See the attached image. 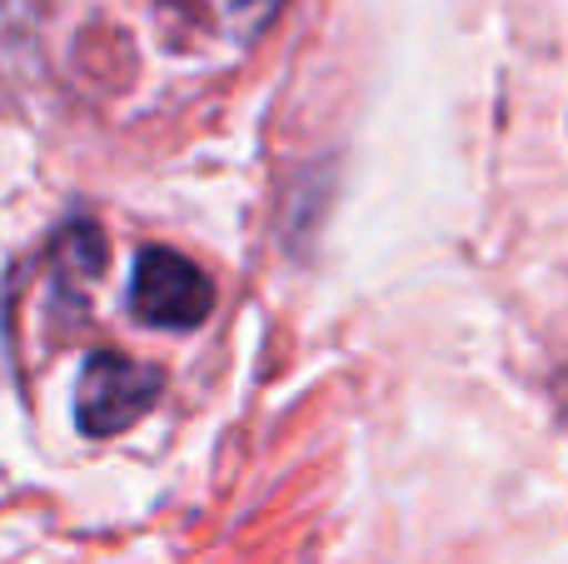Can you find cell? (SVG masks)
I'll use <instances>...</instances> for the list:
<instances>
[{
    "instance_id": "2",
    "label": "cell",
    "mask_w": 568,
    "mask_h": 564,
    "mask_svg": "<svg viewBox=\"0 0 568 564\" xmlns=\"http://www.w3.org/2000/svg\"><path fill=\"white\" fill-rule=\"evenodd\" d=\"M160 395V370L140 365L130 355H100L85 360V375H80V395H75V415L85 435H115V430L135 425Z\"/></svg>"
},
{
    "instance_id": "1",
    "label": "cell",
    "mask_w": 568,
    "mask_h": 564,
    "mask_svg": "<svg viewBox=\"0 0 568 564\" xmlns=\"http://www.w3.org/2000/svg\"><path fill=\"white\" fill-rule=\"evenodd\" d=\"M130 310L160 330H195L215 310V285L180 250H145L130 275Z\"/></svg>"
},
{
    "instance_id": "3",
    "label": "cell",
    "mask_w": 568,
    "mask_h": 564,
    "mask_svg": "<svg viewBox=\"0 0 568 564\" xmlns=\"http://www.w3.org/2000/svg\"><path fill=\"white\" fill-rule=\"evenodd\" d=\"M275 10H280V0H230V16H235V20H245L250 30H255V26H265V20L275 16Z\"/></svg>"
}]
</instances>
